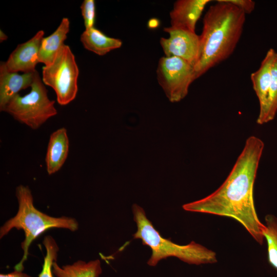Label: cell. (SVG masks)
Returning <instances> with one entry per match:
<instances>
[{
  "instance_id": "cell-1",
  "label": "cell",
  "mask_w": 277,
  "mask_h": 277,
  "mask_svg": "<svg viewBox=\"0 0 277 277\" xmlns=\"http://www.w3.org/2000/svg\"><path fill=\"white\" fill-rule=\"evenodd\" d=\"M264 144L250 136L229 174L222 185L208 196L183 205L184 210L234 219L262 245L265 225L255 210L253 188Z\"/></svg>"
},
{
  "instance_id": "cell-2",
  "label": "cell",
  "mask_w": 277,
  "mask_h": 277,
  "mask_svg": "<svg viewBox=\"0 0 277 277\" xmlns=\"http://www.w3.org/2000/svg\"><path fill=\"white\" fill-rule=\"evenodd\" d=\"M210 6L203 21L198 61L194 67L195 79L228 58L241 38L246 14L226 0Z\"/></svg>"
},
{
  "instance_id": "cell-3",
  "label": "cell",
  "mask_w": 277,
  "mask_h": 277,
  "mask_svg": "<svg viewBox=\"0 0 277 277\" xmlns=\"http://www.w3.org/2000/svg\"><path fill=\"white\" fill-rule=\"evenodd\" d=\"M15 194L18 205V211L14 216L1 227L0 238H3L13 228L24 231L25 239L21 244L23 257L14 266L15 270L22 271L24 263L28 258L29 247L39 235L53 228L75 231L78 228V224L73 217L51 216L38 210L34 206L32 192L28 186L19 185L16 189Z\"/></svg>"
},
{
  "instance_id": "cell-4",
  "label": "cell",
  "mask_w": 277,
  "mask_h": 277,
  "mask_svg": "<svg viewBox=\"0 0 277 277\" xmlns=\"http://www.w3.org/2000/svg\"><path fill=\"white\" fill-rule=\"evenodd\" d=\"M132 212L137 226L133 238L141 240L143 245L149 246L152 251L147 262L149 266H155L161 260L168 257H175L185 263L195 265L217 262L215 252L194 241L181 245L162 236L140 206L133 205Z\"/></svg>"
},
{
  "instance_id": "cell-5",
  "label": "cell",
  "mask_w": 277,
  "mask_h": 277,
  "mask_svg": "<svg viewBox=\"0 0 277 277\" xmlns=\"http://www.w3.org/2000/svg\"><path fill=\"white\" fill-rule=\"evenodd\" d=\"M55 102L49 99L47 90L36 71L30 91L12 98L3 111L33 130L38 129L51 117L56 115Z\"/></svg>"
},
{
  "instance_id": "cell-6",
  "label": "cell",
  "mask_w": 277,
  "mask_h": 277,
  "mask_svg": "<svg viewBox=\"0 0 277 277\" xmlns=\"http://www.w3.org/2000/svg\"><path fill=\"white\" fill-rule=\"evenodd\" d=\"M78 74L74 55L69 46L64 44L53 62L43 67L42 81L54 90L57 103L65 106L76 96Z\"/></svg>"
},
{
  "instance_id": "cell-7",
  "label": "cell",
  "mask_w": 277,
  "mask_h": 277,
  "mask_svg": "<svg viewBox=\"0 0 277 277\" xmlns=\"http://www.w3.org/2000/svg\"><path fill=\"white\" fill-rule=\"evenodd\" d=\"M156 75L159 85L172 103L184 99L188 93L190 85L196 80L194 67L185 60L175 56L161 57Z\"/></svg>"
},
{
  "instance_id": "cell-8",
  "label": "cell",
  "mask_w": 277,
  "mask_h": 277,
  "mask_svg": "<svg viewBox=\"0 0 277 277\" xmlns=\"http://www.w3.org/2000/svg\"><path fill=\"white\" fill-rule=\"evenodd\" d=\"M164 31L169 34L168 38L161 37L160 41L165 56L180 57L194 67L200 54V35L170 26L164 28Z\"/></svg>"
},
{
  "instance_id": "cell-9",
  "label": "cell",
  "mask_w": 277,
  "mask_h": 277,
  "mask_svg": "<svg viewBox=\"0 0 277 277\" xmlns=\"http://www.w3.org/2000/svg\"><path fill=\"white\" fill-rule=\"evenodd\" d=\"M44 31H38L28 41L18 44L4 62L6 69L12 72H34L39 63V51Z\"/></svg>"
},
{
  "instance_id": "cell-10",
  "label": "cell",
  "mask_w": 277,
  "mask_h": 277,
  "mask_svg": "<svg viewBox=\"0 0 277 277\" xmlns=\"http://www.w3.org/2000/svg\"><path fill=\"white\" fill-rule=\"evenodd\" d=\"M276 52L273 48H270L259 68L250 75L253 89L259 102L260 111L256 120V123L259 125L264 124L269 97L272 66Z\"/></svg>"
},
{
  "instance_id": "cell-11",
  "label": "cell",
  "mask_w": 277,
  "mask_h": 277,
  "mask_svg": "<svg viewBox=\"0 0 277 277\" xmlns=\"http://www.w3.org/2000/svg\"><path fill=\"white\" fill-rule=\"evenodd\" d=\"M210 0H178L170 12V27L195 32L197 22Z\"/></svg>"
},
{
  "instance_id": "cell-12",
  "label": "cell",
  "mask_w": 277,
  "mask_h": 277,
  "mask_svg": "<svg viewBox=\"0 0 277 277\" xmlns=\"http://www.w3.org/2000/svg\"><path fill=\"white\" fill-rule=\"evenodd\" d=\"M36 71L34 72H12L8 71L4 64H0V110L3 111L9 101L23 89L31 87Z\"/></svg>"
},
{
  "instance_id": "cell-13",
  "label": "cell",
  "mask_w": 277,
  "mask_h": 277,
  "mask_svg": "<svg viewBox=\"0 0 277 277\" xmlns=\"http://www.w3.org/2000/svg\"><path fill=\"white\" fill-rule=\"evenodd\" d=\"M69 149V140L65 128H60L51 134L45 157L49 175L56 173L62 168L68 157Z\"/></svg>"
},
{
  "instance_id": "cell-14",
  "label": "cell",
  "mask_w": 277,
  "mask_h": 277,
  "mask_svg": "<svg viewBox=\"0 0 277 277\" xmlns=\"http://www.w3.org/2000/svg\"><path fill=\"white\" fill-rule=\"evenodd\" d=\"M69 29V19L64 17L51 34L43 38L39 51V63L48 66L53 62L61 48L65 44L64 41L67 38Z\"/></svg>"
},
{
  "instance_id": "cell-15",
  "label": "cell",
  "mask_w": 277,
  "mask_h": 277,
  "mask_svg": "<svg viewBox=\"0 0 277 277\" xmlns=\"http://www.w3.org/2000/svg\"><path fill=\"white\" fill-rule=\"evenodd\" d=\"M80 41L86 49L100 56L120 48L123 44L121 39L108 36L94 27L85 29Z\"/></svg>"
},
{
  "instance_id": "cell-16",
  "label": "cell",
  "mask_w": 277,
  "mask_h": 277,
  "mask_svg": "<svg viewBox=\"0 0 277 277\" xmlns=\"http://www.w3.org/2000/svg\"><path fill=\"white\" fill-rule=\"evenodd\" d=\"M102 271L99 260L88 262L79 260L62 266L55 261L52 265L53 273L56 277H98Z\"/></svg>"
},
{
  "instance_id": "cell-17",
  "label": "cell",
  "mask_w": 277,
  "mask_h": 277,
  "mask_svg": "<svg viewBox=\"0 0 277 277\" xmlns=\"http://www.w3.org/2000/svg\"><path fill=\"white\" fill-rule=\"evenodd\" d=\"M265 222L263 234L267 243L268 260L277 269V219L268 214L265 217Z\"/></svg>"
},
{
  "instance_id": "cell-18",
  "label": "cell",
  "mask_w": 277,
  "mask_h": 277,
  "mask_svg": "<svg viewBox=\"0 0 277 277\" xmlns=\"http://www.w3.org/2000/svg\"><path fill=\"white\" fill-rule=\"evenodd\" d=\"M277 113V51L271 69V82L264 124L273 120Z\"/></svg>"
},
{
  "instance_id": "cell-19",
  "label": "cell",
  "mask_w": 277,
  "mask_h": 277,
  "mask_svg": "<svg viewBox=\"0 0 277 277\" xmlns=\"http://www.w3.org/2000/svg\"><path fill=\"white\" fill-rule=\"evenodd\" d=\"M43 243L45 247L46 255L38 277H53L52 265L56 261L58 247L54 239L50 235L45 237Z\"/></svg>"
},
{
  "instance_id": "cell-20",
  "label": "cell",
  "mask_w": 277,
  "mask_h": 277,
  "mask_svg": "<svg viewBox=\"0 0 277 277\" xmlns=\"http://www.w3.org/2000/svg\"><path fill=\"white\" fill-rule=\"evenodd\" d=\"M82 15L85 29L94 27L95 20V5L94 0H84L81 6Z\"/></svg>"
},
{
  "instance_id": "cell-21",
  "label": "cell",
  "mask_w": 277,
  "mask_h": 277,
  "mask_svg": "<svg viewBox=\"0 0 277 277\" xmlns=\"http://www.w3.org/2000/svg\"><path fill=\"white\" fill-rule=\"evenodd\" d=\"M236 6L245 14L251 13L254 9L255 2L252 0H226Z\"/></svg>"
},
{
  "instance_id": "cell-22",
  "label": "cell",
  "mask_w": 277,
  "mask_h": 277,
  "mask_svg": "<svg viewBox=\"0 0 277 277\" xmlns=\"http://www.w3.org/2000/svg\"><path fill=\"white\" fill-rule=\"evenodd\" d=\"M0 277H31L26 273L23 272V271L15 270L8 274H1Z\"/></svg>"
},
{
  "instance_id": "cell-23",
  "label": "cell",
  "mask_w": 277,
  "mask_h": 277,
  "mask_svg": "<svg viewBox=\"0 0 277 277\" xmlns=\"http://www.w3.org/2000/svg\"><path fill=\"white\" fill-rule=\"evenodd\" d=\"M8 38V36L7 35L2 31L0 30V42L2 43V42L7 40Z\"/></svg>"
},
{
  "instance_id": "cell-24",
  "label": "cell",
  "mask_w": 277,
  "mask_h": 277,
  "mask_svg": "<svg viewBox=\"0 0 277 277\" xmlns=\"http://www.w3.org/2000/svg\"><path fill=\"white\" fill-rule=\"evenodd\" d=\"M148 24L150 28H155L158 26V21L153 22L152 19H150Z\"/></svg>"
}]
</instances>
